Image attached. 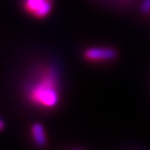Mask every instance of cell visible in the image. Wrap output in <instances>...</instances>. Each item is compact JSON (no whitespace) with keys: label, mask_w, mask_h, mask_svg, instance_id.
<instances>
[{"label":"cell","mask_w":150,"mask_h":150,"mask_svg":"<svg viewBox=\"0 0 150 150\" xmlns=\"http://www.w3.org/2000/svg\"><path fill=\"white\" fill-rule=\"evenodd\" d=\"M31 134H33V139L35 141V143L40 147L46 145L47 139H46V134H45L44 127L40 123H35L31 127Z\"/></svg>","instance_id":"4"},{"label":"cell","mask_w":150,"mask_h":150,"mask_svg":"<svg viewBox=\"0 0 150 150\" xmlns=\"http://www.w3.org/2000/svg\"><path fill=\"white\" fill-rule=\"evenodd\" d=\"M140 12L144 15L150 14V0H143L140 5Z\"/></svg>","instance_id":"5"},{"label":"cell","mask_w":150,"mask_h":150,"mask_svg":"<svg viewBox=\"0 0 150 150\" xmlns=\"http://www.w3.org/2000/svg\"><path fill=\"white\" fill-rule=\"evenodd\" d=\"M59 72L55 66H46L26 83V100L39 108L51 110L59 102Z\"/></svg>","instance_id":"1"},{"label":"cell","mask_w":150,"mask_h":150,"mask_svg":"<svg viewBox=\"0 0 150 150\" xmlns=\"http://www.w3.org/2000/svg\"><path fill=\"white\" fill-rule=\"evenodd\" d=\"M83 55L84 59L91 62L112 61L117 56V51L110 47H93L86 50Z\"/></svg>","instance_id":"3"},{"label":"cell","mask_w":150,"mask_h":150,"mask_svg":"<svg viewBox=\"0 0 150 150\" xmlns=\"http://www.w3.org/2000/svg\"><path fill=\"white\" fill-rule=\"evenodd\" d=\"M24 8L35 18H45L52 9V0H24Z\"/></svg>","instance_id":"2"},{"label":"cell","mask_w":150,"mask_h":150,"mask_svg":"<svg viewBox=\"0 0 150 150\" xmlns=\"http://www.w3.org/2000/svg\"><path fill=\"white\" fill-rule=\"evenodd\" d=\"M3 128H4V122H3L2 120L0 119V131L2 130Z\"/></svg>","instance_id":"6"}]
</instances>
